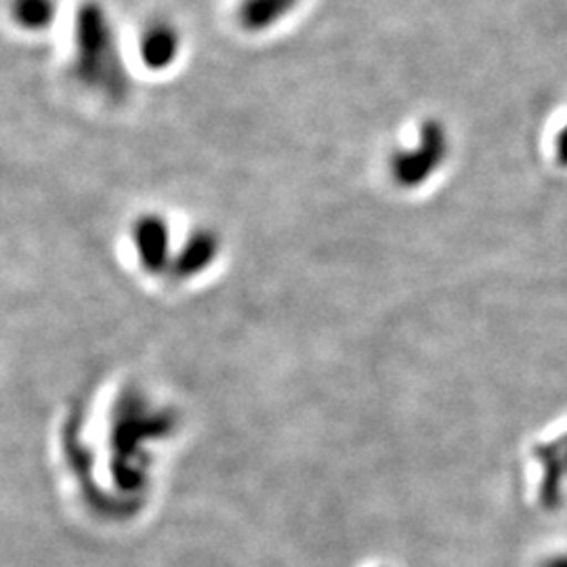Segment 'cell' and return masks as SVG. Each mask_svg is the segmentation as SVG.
Instances as JSON below:
<instances>
[{
    "label": "cell",
    "mask_w": 567,
    "mask_h": 567,
    "mask_svg": "<svg viewBox=\"0 0 567 567\" xmlns=\"http://www.w3.org/2000/svg\"><path fill=\"white\" fill-rule=\"evenodd\" d=\"M74 76L112 102L128 95L131 76L110 11L100 0H84L74 16Z\"/></svg>",
    "instance_id": "6da1fadb"
},
{
    "label": "cell",
    "mask_w": 567,
    "mask_h": 567,
    "mask_svg": "<svg viewBox=\"0 0 567 567\" xmlns=\"http://www.w3.org/2000/svg\"><path fill=\"white\" fill-rule=\"evenodd\" d=\"M305 0H238L236 23L246 34H265L288 20Z\"/></svg>",
    "instance_id": "3957f363"
},
{
    "label": "cell",
    "mask_w": 567,
    "mask_h": 567,
    "mask_svg": "<svg viewBox=\"0 0 567 567\" xmlns=\"http://www.w3.org/2000/svg\"><path fill=\"white\" fill-rule=\"evenodd\" d=\"M557 152H559V158L567 163V124L566 128L559 133V140H557Z\"/></svg>",
    "instance_id": "5b68a950"
},
{
    "label": "cell",
    "mask_w": 567,
    "mask_h": 567,
    "mask_svg": "<svg viewBox=\"0 0 567 567\" xmlns=\"http://www.w3.org/2000/svg\"><path fill=\"white\" fill-rule=\"evenodd\" d=\"M140 61L150 72L173 68L183 51L182 30L168 20L150 21L140 34Z\"/></svg>",
    "instance_id": "7a4b0ae2"
},
{
    "label": "cell",
    "mask_w": 567,
    "mask_h": 567,
    "mask_svg": "<svg viewBox=\"0 0 567 567\" xmlns=\"http://www.w3.org/2000/svg\"><path fill=\"white\" fill-rule=\"evenodd\" d=\"M13 23L30 34H42L51 30L60 16L58 0H11L9 4Z\"/></svg>",
    "instance_id": "277c9868"
},
{
    "label": "cell",
    "mask_w": 567,
    "mask_h": 567,
    "mask_svg": "<svg viewBox=\"0 0 567 567\" xmlns=\"http://www.w3.org/2000/svg\"><path fill=\"white\" fill-rule=\"evenodd\" d=\"M545 567H567V555L564 557H555V559H550L547 566Z\"/></svg>",
    "instance_id": "8992f818"
}]
</instances>
